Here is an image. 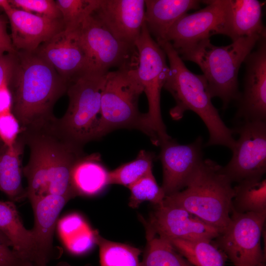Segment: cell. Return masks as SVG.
Here are the masks:
<instances>
[{
    "label": "cell",
    "instance_id": "6da1fadb",
    "mask_svg": "<svg viewBox=\"0 0 266 266\" xmlns=\"http://www.w3.org/2000/svg\"><path fill=\"white\" fill-rule=\"evenodd\" d=\"M68 85L35 51H17L8 87L12 97L11 112L21 131L52 124L56 119L54 106L66 92Z\"/></svg>",
    "mask_w": 266,
    "mask_h": 266
},
{
    "label": "cell",
    "instance_id": "7a4b0ae2",
    "mask_svg": "<svg viewBox=\"0 0 266 266\" xmlns=\"http://www.w3.org/2000/svg\"><path fill=\"white\" fill-rule=\"evenodd\" d=\"M158 43L169 62V71L163 88L171 94L176 102L169 111L172 119L179 120L185 111H194L208 129L209 137L206 146L222 145L232 151L236 142L233 130L225 125L213 105L204 76L191 72L168 41Z\"/></svg>",
    "mask_w": 266,
    "mask_h": 266
},
{
    "label": "cell",
    "instance_id": "3957f363",
    "mask_svg": "<svg viewBox=\"0 0 266 266\" xmlns=\"http://www.w3.org/2000/svg\"><path fill=\"white\" fill-rule=\"evenodd\" d=\"M263 36L241 37L222 46H215L206 39L176 52L183 61L194 62L200 66L211 98H219L225 109L232 101L239 100V68Z\"/></svg>",
    "mask_w": 266,
    "mask_h": 266
},
{
    "label": "cell",
    "instance_id": "277c9868",
    "mask_svg": "<svg viewBox=\"0 0 266 266\" xmlns=\"http://www.w3.org/2000/svg\"><path fill=\"white\" fill-rule=\"evenodd\" d=\"M222 167L210 159L203 160L186 189L166 196L164 201L186 209L221 233L230 221L234 195Z\"/></svg>",
    "mask_w": 266,
    "mask_h": 266
},
{
    "label": "cell",
    "instance_id": "5b68a950",
    "mask_svg": "<svg viewBox=\"0 0 266 266\" xmlns=\"http://www.w3.org/2000/svg\"><path fill=\"white\" fill-rule=\"evenodd\" d=\"M143 92L136 68H119L106 73L101 98L98 139L117 129H136L145 134L153 145L160 146L146 113L139 111V98Z\"/></svg>",
    "mask_w": 266,
    "mask_h": 266
},
{
    "label": "cell",
    "instance_id": "8992f818",
    "mask_svg": "<svg viewBox=\"0 0 266 266\" xmlns=\"http://www.w3.org/2000/svg\"><path fill=\"white\" fill-rule=\"evenodd\" d=\"M106 74L88 72L68 85L67 110L52 124L63 138L83 148L88 142L98 139L101 98Z\"/></svg>",
    "mask_w": 266,
    "mask_h": 266
},
{
    "label": "cell",
    "instance_id": "52a82bcc",
    "mask_svg": "<svg viewBox=\"0 0 266 266\" xmlns=\"http://www.w3.org/2000/svg\"><path fill=\"white\" fill-rule=\"evenodd\" d=\"M138 59L136 70L148 103L146 113L149 124L160 144L171 138L167 134L161 110V92L168 77L166 56L150 34L144 23L135 43Z\"/></svg>",
    "mask_w": 266,
    "mask_h": 266
},
{
    "label": "cell",
    "instance_id": "ba28073f",
    "mask_svg": "<svg viewBox=\"0 0 266 266\" xmlns=\"http://www.w3.org/2000/svg\"><path fill=\"white\" fill-rule=\"evenodd\" d=\"M266 219V212L232 211L227 227L213 244L234 266H266V252L261 244Z\"/></svg>",
    "mask_w": 266,
    "mask_h": 266
},
{
    "label": "cell",
    "instance_id": "9c48e42d",
    "mask_svg": "<svg viewBox=\"0 0 266 266\" xmlns=\"http://www.w3.org/2000/svg\"><path fill=\"white\" fill-rule=\"evenodd\" d=\"M89 72L106 74L116 67L136 68L135 46L118 39L93 13L79 29Z\"/></svg>",
    "mask_w": 266,
    "mask_h": 266
},
{
    "label": "cell",
    "instance_id": "30bf717a",
    "mask_svg": "<svg viewBox=\"0 0 266 266\" xmlns=\"http://www.w3.org/2000/svg\"><path fill=\"white\" fill-rule=\"evenodd\" d=\"M206 5L192 13H186L173 25L166 37L177 52L215 34L230 37V0L202 1Z\"/></svg>",
    "mask_w": 266,
    "mask_h": 266
},
{
    "label": "cell",
    "instance_id": "8fae6325",
    "mask_svg": "<svg viewBox=\"0 0 266 266\" xmlns=\"http://www.w3.org/2000/svg\"><path fill=\"white\" fill-rule=\"evenodd\" d=\"M233 130L239 138L223 172L232 183L262 178L266 171V121H244Z\"/></svg>",
    "mask_w": 266,
    "mask_h": 266
},
{
    "label": "cell",
    "instance_id": "7c38bea8",
    "mask_svg": "<svg viewBox=\"0 0 266 266\" xmlns=\"http://www.w3.org/2000/svg\"><path fill=\"white\" fill-rule=\"evenodd\" d=\"M146 232L166 240L172 239L210 240L220 232L186 209L163 202L156 205L148 222H144Z\"/></svg>",
    "mask_w": 266,
    "mask_h": 266
},
{
    "label": "cell",
    "instance_id": "4fadbf2b",
    "mask_svg": "<svg viewBox=\"0 0 266 266\" xmlns=\"http://www.w3.org/2000/svg\"><path fill=\"white\" fill-rule=\"evenodd\" d=\"M159 156L163 167V188L166 196L186 187L192 176L201 165L202 139L198 137L188 144H180L171 138L161 142Z\"/></svg>",
    "mask_w": 266,
    "mask_h": 266
},
{
    "label": "cell",
    "instance_id": "5bb4252c",
    "mask_svg": "<svg viewBox=\"0 0 266 266\" xmlns=\"http://www.w3.org/2000/svg\"><path fill=\"white\" fill-rule=\"evenodd\" d=\"M256 47L244 62V88L235 117L243 122L266 121V36Z\"/></svg>",
    "mask_w": 266,
    "mask_h": 266
},
{
    "label": "cell",
    "instance_id": "9a60e30c",
    "mask_svg": "<svg viewBox=\"0 0 266 266\" xmlns=\"http://www.w3.org/2000/svg\"><path fill=\"white\" fill-rule=\"evenodd\" d=\"M79 29H64L35 51L69 84L89 72Z\"/></svg>",
    "mask_w": 266,
    "mask_h": 266
},
{
    "label": "cell",
    "instance_id": "2e32d148",
    "mask_svg": "<svg viewBox=\"0 0 266 266\" xmlns=\"http://www.w3.org/2000/svg\"><path fill=\"white\" fill-rule=\"evenodd\" d=\"M11 27V38L17 51L33 52L65 29L62 19H52L15 8H3Z\"/></svg>",
    "mask_w": 266,
    "mask_h": 266
},
{
    "label": "cell",
    "instance_id": "e0dca14e",
    "mask_svg": "<svg viewBox=\"0 0 266 266\" xmlns=\"http://www.w3.org/2000/svg\"><path fill=\"white\" fill-rule=\"evenodd\" d=\"M145 12L144 0H99L93 13L118 39L135 46Z\"/></svg>",
    "mask_w": 266,
    "mask_h": 266
},
{
    "label": "cell",
    "instance_id": "ac0fdd59",
    "mask_svg": "<svg viewBox=\"0 0 266 266\" xmlns=\"http://www.w3.org/2000/svg\"><path fill=\"white\" fill-rule=\"evenodd\" d=\"M83 148L67 141L51 126L49 131L48 195L77 196L71 183V173L76 163L85 154Z\"/></svg>",
    "mask_w": 266,
    "mask_h": 266
},
{
    "label": "cell",
    "instance_id": "d6986e66",
    "mask_svg": "<svg viewBox=\"0 0 266 266\" xmlns=\"http://www.w3.org/2000/svg\"><path fill=\"white\" fill-rule=\"evenodd\" d=\"M71 199L67 196L48 195L32 204L34 214V226L31 230L34 245V266H47L53 252L58 218Z\"/></svg>",
    "mask_w": 266,
    "mask_h": 266
},
{
    "label": "cell",
    "instance_id": "ffe728a7",
    "mask_svg": "<svg viewBox=\"0 0 266 266\" xmlns=\"http://www.w3.org/2000/svg\"><path fill=\"white\" fill-rule=\"evenodd\" d=\"M202 1L197 0H145V23L157 42L166 41L169 30L182 16L198 9Z\"/></svg>",
    "mask_w": 266,
    "mask_h": 266
},
{
    "label": "cell",
    "instance_id": "44dd1931",
    "mask_svg": "<svg viewBox=\"0 0 266 266\" xmlns=\"http://www.w3.org/2000/svg\"><path fill=\"white\" fill-rule=\"evenodd\" d=\"M0 232L9 240L13 251L34 266L33 236L24 227L15 202L0 200Z\"/></svg>",
    "mask_w": 266,
    "mask_h": 266
},
{
    "label": "cell",
    "instance_id": "7402d4cb",
    "mask_svg": "<svg viewBox=\"0 0 266 266\" xmlns=\"http://www.w3.org/2000/svg\"><path fill=\"white\" fill-rule=\"evenodd\" d=\"M26 145L20 134L10 147L3 144L0 148V191L12 201H19L26 198V190L22 184V156Z\"/></svg>",
    "mask_w": 266,
    "mask_h": 266
},
{
    "label": "cell",
    "instance_id": "603a6c76",
    "mask_svg": "<svg viewBox=\"0 0 266 266\" xmlns=\"http://www.w3.org/2000/svg\"><path fill=\"white\" fill-rule=\"evenodd\" d=\"M109 173L101 162L100 154H85L72 169V187L77 196L98 195L110 185Z\"/></svg>",
    "mask_w": 266,
    "mask_h": 266
},
{
    "label": "cell",
    "instance_id": "cb8c5ba5",
    "mask_svg": "<svg viewBox=\"0 0 266 266\" xmlns=\"http://www.w3.org/2000/svg\"><path fill=\"white\" fill-rule=\"evenodd\" d=\"M231 38L233 41L243 37L266 35L262 20L264 3L257 0H230Z\"/></svg>",
    "mask_w": 266,
    "mask_h": 266
},
{
    "label": "cell",
    "instance_id": "d4e9b609",
    "mask_svg": "<svg viewBox=\"0 0 266 266\" xmlns=\"http://www.w3.org/2000/svg\"><path fill=\"white\" fill-rule=\"evenodd\" d=\"M174 248L193 266H225V254L206 239H172Z\"/></svg>",
    "mask_w": 266,
    "mask_h": 266
},
{
    "label": "cell",
    "instance_id": "484cf974",
    "mask_svg": "<svg viewBox=\"0 0 266 266\" xmlns=\"http://www.w3.org/2000/svg\"><path fill=\"white\" fill-rule=\"evenodd\" d=\"M233 188L232 211L238 213L266 212V179H251L237 183Z\"/></svg>",
    "mask_w": 266,
    "mask_h": 266
},
{
    "label": "cell",
    "instance_id": "4316f807",
    "mask_svg": "<svg viewBox=\"0 0 266 266\" xmlns=\"http://www.w3.org/2000/svg\"><path fill=\"white\" fill-rule=\"evenodd\" d=\"M146 233L147 243L140 266H193L169 241Z\"/></svg>",
    "mask_w": 266,
    "mask_h": 266
},
{
    "label": "cell",
    "instance_id": "83f0119b",
    "mask_svg": "<svg viewBox=\"0 0 266 266\" xmlns=\"http://www.w3.org/2000/svg\"><path fill=\"white\" fill-rule=\"evenodd\" d=\"M95 243L99 247L100 266H140L139 249L107 240L95 231Z\"/></svg>",
    "mask_w": 266,
    "mask_h": 266
},
{
    "label": "cell",
    "instance_id": "f1b7e54d",
    "mask_svg": "<svg viewBox=\"0 0 266 266\" xmlns=\"http://www.w3.org/2000/svg\"><path fill=\"white\" fill-rule=\"evenodd\" d=\"M155 156L144 150H140L136 157L109 171V184L129 188L138 180L152 171Z\"/></svg>",
    "mask_w": 266,
    "mask_h": 266
},
{
    "label": "cell",
    "instance_id": "f546056e",
    "mask_svg": "<svg viewBox=\"0 0 266 266\" xmlns=\"http://www.w3.org/2000/svg\"><path fill=\"white\" fill-rule=\"evenodd\" d=\"M65 29L79 28L83 21L97 8L99 0H57Z\"/></svg>",
    "mask_w": 266,
    "mask_h": 266
},
{
    "label": "cell",
    "instance_id": "4dcf8cb0",
    "mask_svg": "<svg viewBox=\"0 0 266 266\" xmlns=\"http://www.w3.org/2000/svg\"><path fill=\"white\" fill-rule=\"evenodd\" d=\"M131 192L129 205L132 208H137L144 201H149L155 205L163 202L166 197L165 193L158 184L151 171L129 188Z\"/></svg>",
    "mask_w": 266,
    "mask_h": 266
},
{
    "label": "cell",
    "instance_id": "1f68e13d",
    "mask_svg": "<svg viewBox=\"0 0 266 266\" xmlns=\"http://www.w3.org/2000/svg\"><path fill=\"white\" fill-rule=\"evenodd\" d=\"M12 6L27 12H36L52 19H62L61 14L53 0H10Z\"/></svg>",
    "mask_w": 266,
    "mask_h": 266
},
{
    "label": "cell",
    "instance_id": "d6a6232c",
    "mask_svg": "<svg viewBox=\"0 0 266 266\" xmlns=\"http://www.w3.org/2000/svg\"><path fill=\"white\" fill-rule=\"evenodd\" d=\"M21 132L20 124L11 111L0 114V139L7 146H12Z\"/></svg>",
    "mask_w": 266,
    "mask_h": 266
},
{
    "label": "cell",
    "instance_id": "836d02e7",
    "mask_svg": "<svg viewBox=\"0 0 266 266\" xmlns=\"http://www.w3.org/2000/svg\"><path fill=\"white\" fill-rule=\"evenodd\" d=\"M67 247L70 252L81 254L89 251L95 243V231L89 227L67 240Z\"/></svg>",
    "mask_w": 266,
    "mask_h": 266
},
{
    "label": "cell",
    "instance_id": "e575fe53",
    "mask_svg": "<svg viewBox=\"0 0 266 266\" xmlns=\"http://www.w3.org/2000/svg\"><path fill=\"white\" fill-rule=\"evenodd\" d=\"M0 266H33L13 251L9 240L0 232Z\"/></svg>",
    "mask_w": 266,
    "mask_h": 266
},
{
    "label": "cell",
    "instance_id": "d590c367",
    "mask_svg": "<svg viewBox=\"0 0 266 266\" xmlns=\"http://www.w3.org/2000/svg\"><path fill=\"white\" fill-rule=\"evenodd\" d=\"M82 217L78 214H72L65 217L59 224V229L67 239L87 228Z\"/></svg>",
    "mask_w": 266,
    "mask_h": 266
},
{
    "label": "cell",
    "instance_id": "8d00e7d4",
    "mask_svg": "<svg viewBox=\"0 0 266 266\" xmlns=\"http://www.w3.org/2000/svg\"><path fill=\"white\" fill-rule=\"evenodd\" d=\"M16 53L0 56V87L5 83H9L11 79L16 65Z\"/></svg>",
    "mask_w": 266,
    "mask_h": 266
},
{
    "label": "cell",
    "instance_id": "74e56055",
    "mask_svg": "<svg viewBox=\"0 0 266 266\" xmlns=\"http://www.w3.org/2000/svg\"><path fill=\"white\" fill-rule=\"evenodd\" d=\"M7 19L6 16L0 15V56L6 54H15L17 52L7 33Z\"/></svg>",
    "mask_w": 266,
    "mask_h": 266
},
{
    "label": "cell",
    "instance_id": "f35d334b",
    "mask_svg": "<svg viewBox=\"0 0 266 266\" xmlns=\"http://www.w3.org/2000/svg\"><path fill=\"white\" fill-rule=\"evenodd\" d=\"M12 104V94L6 82L0 87V114L11 111Z\"/></svg>",
    "mask_w": 266,
    "mask_h": 266
},
{
    "label": "cell",
    "instance_id": "ab89813d",
    "mask_svg": "<svg viewBox=\"0 0 266 266\" xmlns=\"http://www.w3.org/2000/svg\"><path fill=\"white\" fill-rule=\"evenodd\" d=\"M9 4L8 0H0V7L3 8L7 5Z\"/></svg>",
    "mask_w": 266,
    "mask_h": 266
},
{
    "label": "cell",
    "instance_id": "60d3db41",
    "mask_svg": "<svg viewBox=\"0 0 266 266\" xmlns=\"http://www.w3.org/2000/svg\"><path fill=\"white\" fill-rule=\"evenodd\" d=\"M55 266H71L66 262H60L59 263H58Z\"/></svg>",
    "mask_w": 266,
    "mask_h": 266
}]
</instances>
